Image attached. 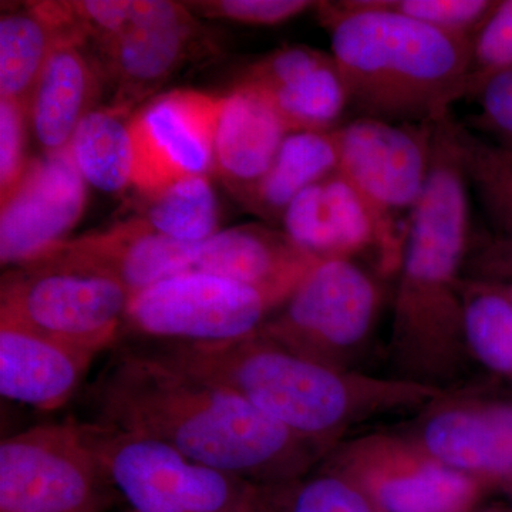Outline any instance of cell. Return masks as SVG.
<instances>
[{
  "instance_id": "cell-26",
  "label": "cell",
  "mask_w": 512,
  "mask_h": 512,
  "mask_svg": "<svg viewBox=\"0 0 512 512\" xmlns=\"http://www.w3.org/2000/svg\"><path fill=\"white\" fill-rule=\"evenodd\" d=\"M131 218L156 234L204 242L220 229L217 195L208 175H190L151 194H138Z\"/></svg>"
},
{
  "instance_id": "cell-23",
  "label": "cell",
  "mask_w": 512,
  "mask_h": 512,
  "mask_svg": "<svg viewBox=\"0 0 512 512\" xmlns=\"http://www.w3.org/2000/svg\"><path fill=\"white\" fill-rule=\"evenodd\" d=\"M74 25L67 2L29 3L0 19V96L30 106L40 74L53 50Z\"/></svg>"
},
{
  "instance_id": "cell-16",
  "label": "cell",
  "mask_w": 512,
  "mask_h": 512,
  "mask_svg": "<svg viewBox=\"0 0 512 512\" xmlns=\"http://www.w3.org/2000/svg\"><path fill=\"white\" fill-rule=\"evenodd\" d=\"M285 121L289 133L335 130L349 109L332 53L305 45L281 47L259 57L242 73Z\"/></svg>"
},
{
  "instance_id": "cell-22",
  "label": "cell",
  "mask_w": 512,
  "mask_h": 512,
  "mask_svg": "<svg viewBox=\"0 0 512 512\" xmlns=\"http://www.w3.org/2000/svg\"><path fill=\"white\" fill-rule=\"evenodd\" d=\"M284 231L318 258L352 259L375 252V232L355 190L339 171L303 190L286 208Z\"/></svg>"
},
{
  "instance_id": "cell-41",
  "label": "cell",
  "mask_w": 512,
  "mask_h": 512,
  "mask_svg": "<svg viewBox=\"0 0 512 512\" xmlns=\"http://www.w3.org/2000/svg\"><path fill=\"white\" fill-rule=\"evenodd\" d=\"M508 147H510V146H508Z\"/></svg>"
},
{
  "instance_id": "cell-17",
  "label": "cell",
  "mask_w": 512,
  "mask_h": 512,
  "mask_svg": "<svg viewBox=\"0 0 512 512\" xmlns=\"http://www.w3.org/2000/svg\"><path fill=\"white\" fill-rule=\"evenodd\" d=\"M201 245L163 237L128 217L103 231L69 239L47 254L113 276L136 295L170 276L194 271Z\"/></svg>"
},
{
  "instance_id": "cell-32",
  "label": "cell",
  "mask_w": 512,
  "mask_h": 512,
  "mask_svg": "<svg viewBox=\"0 0 512 512\" xmlns=\"http://www.w3.org/2000/svg\"><path fill=\"white\" fill-rule=\"evenodd\" d=\"M319 2L311 0H207L187 3L194 15L231 20L244 25L275 26L288 22Z\"/></svg>"
},
{
  "instance_id": "cell-30",
  "label": "cell",
  "mask_w": 512,
  "mask_h": 512,
  "mask_svg": "<svg viewBox=\"0 0 512 512\" xmlns=\"http://www.w3.org/2000/svg\"><path fill=\"white\" fill-rule=\"evenodd\" d=\"M512 67V0H497L473 37L467 96L476 99L488 80Z\"/></svg>"
},
{
  "instance_id": "cell-20",
  "label": "cell",
  "mask_w": 512,
  "mask_h": 512,
  "mask_svg": "<svg viewBox=\"0 0 512 512\" xmlns=\"http://www.w3.org/2000/svg\"><path fill=\"white\" fill-rule=\"evenodd\" d=\"M289 130L258 90L238 83L222 97L214 171L247 205L268 173Z\"/></svg>"
},
{
  "instance_id": "cell-3",
  "label": "cell",
  "mask_w": 512,
  "mask_h": 512,
  "mask_svg": "<svg viewBox=\"0 0 512 512\" xmlns=\"http://www.w3.org/2000/svg\"><path fill=\"white\" fill-rule=\"evenodd\" d=\"M130 343L220 384L302 439L330 451L356 427L380 417L420 412L444 392L393 376L323 365L259 332L217 345Z\"/></svg>"
},
{
  "instance_id": "cell-9",
  "label": "cell",
  "mask_w": 512,
  "mask_h": 512,
  "mask_svg": "<svg viewBox=\"0 0 512 512\" xmlns=\"http://www.w3.org/2000/svg\"><path fill=\"white\" fill-rule=\"evenodd\" d=\"M282 305L275 296L234 279L185 272L131 298L120 339L170 345L235 342L258 332Z\"/></svg>"
},
{
  "instance_id": "cell-6",
  "label": "cell",
  "mask_w": 512,
  "mask_h": 512,
  "mask_svg": "<svg viewBox=\"0 0 512 512\" xmlns=\"http://www.w3.org/2000/svg\"><path fill=\"white\" fill-rule=\"evenodd\" d=\"M77 423L131 511L261 512L262 484L205 466L144 434Z\"/></svg>"
},
{
  "instance_id": "cell-37",
  "label": "cell",
  "mask_w": 512,
  "mask_h": 512,
  "mask_svg": "<svg viewBox=\"0 0 512 512\" xmlns=\"http://www.w3.org/2000/svg\"><path fill=\"white\" fill-rule=\"evenodd\" d=\"M476 512H512V507H508V505L504 504H494L484 508V510H478Z\"/></svg>"
},
{
  "instance_id": "cell-39",
  "label": "cell",
  "mask_w": 512,
  "mask_h": 512,
  "mask_svg": "<svg viewBox=\"0 0 512 512\" xmlns=\"http://www.w3.org/2000/svg\"><path fill=\"white\" fill-rule=\"evenodd\" d=\"M497 284L501 286V289H503L507 298L510 299L512 305V284H500V282H497Z\"/></svg>"
},
{
  "instance_id": "cell-7",
  "label": "cell",
  "mask_w": 512,
  "mask_h": 512,
  "mask_svg": "<svg viewBox=\"0 0 512 512\" xmlns=\"http://www.w3.org/2000/svg\"><path fill=\"white\" fill-rule=\"evenodd\" d=\"M133 296L113 276L47 254L3 275L0 323L97 356L119 342Z\"/></svg>"
},
{
  "instance_id": "cell-36",
  "label": "cell",
  "mask_w": 512,
  "mask_h": 512,
  "mask_svg": "<svg viewBox=\"0 0 512 512\" xmlns=\"http://www.w3.org/2000/svg\"><path fill=\"white\" fill-rule=\"evenodd\" d=\"M466 278L512 284V235L500 234L484 239L468 252Z\"/></svg>"
},
{
  "instance_id": "cell-14",
  "label": "cell",
  "mask_w": 512,
  "mask_h": 512,
  "mask_svg": "<svg viewBox=\"0 0 512 512\" xmlns=\"http://www.w3.org/2000/svg\"><path fill=\"white\" fill-rule=\"evenodd\" d=\"M198 42L200 23L187 5L133 2L124 28L99 46L104 77L114 86L110 104L134 111L197 52Z\"/></svg>"
},
{
  "instance_id": "cell-21",
  "label": "cell",
  "mask_w": 512,
  "mask_h": 512,
  "mask_svg": "<svg viewBox=\"0 0 512 512\" xmlns=\"http://www.w3.org/2000/svg\"><path fill=\"white\" fill-rule=\"evenodd\" d=\"M82 35L64 37L47 60L29 106V123L43 153L69 147L80 121L96 109L104 79L100 60Z\"/></svg>"
},
{
  "instance_id": "cell-15",
  "label": "cell",
  "mask_w": 512,
  "mask_h": 512,
  "mask_svg": "<svg viewBox=\"0 0 512 512\" xmlns=\"http://www.w3.org/2000/svg\"><path fill=\"white\" fill-rule=\"evenodd\" d=\"M86 180L69 147L29 161L0 217V261L20 266L64 242L86 207Z\"/></svg>"
},
{
  "instance_id": "cell-38",
  "label": "cell",
  "mask_w": 512,
  "mask_h": 512,
  "mask_svg": "<svg viewBox=\"0 0 512 512\" xmlns=\"http://www.w3.org/2000/svg\"><path fill=\"white\" fill-rule=\"evenodd\" d=\"M501 490L504 491L505 494L508 495V497L511 498L512 501V471L510 474H508L507 477L504 478L503 483L500 485Z\"/></svg>"
},
{
  "instance_id": "cell-19",
  "label": "cell",
  "mask_w": 512,
  "mask_h": 512,
  "mask_svg": "<svg viewBox=\"0 0 512 512\" xmlns=\"http://www.w3.org/2000/svg\"><path fill=\"white\" fill-rule=\"evenodd\" d=\"M93 353L0 323V393L40 412H53L82 387Z\"/></svg>"
},
{
  "instance_id": "cell-24",
  "label": "cell",
  "mask_w": 512,
  "mask_h": 512,
  "mask_svg": "<svg viewBox=\"0 0 512 512\" xmlns=\"http://www.w3.org/2000/svg\"><path fill=\"white\" fill-rule=\"evenodd\" d=\"M338 128L289 133L245 207L269 224L282 222L303 190L338 171Z\"/></svg>"
},
{
  "instance_id": "cell-27",
  "label": "cell",
  "mask_w": 512,
  "mask_h": 512,
  "mask_svg": "<svg viewBox=\"0 0 512 512\" xmlns=\"http://www.w3.org/2000/svg\"><path fill=\"white\" fill-rule=\"evenodd\" d=\"M468 357L512 384V305L497 282L466 278L461 285Z\"/></svg>"
},
{
  "instance_id": "cell-25",
  "label": "cell",
  "mask_w": 512,
  "mask_h": 512,
  "mask_svg": "<svg viewBox=\"0 0 512 512\" xmlns=\"http://www.w3.org/2000/svg\"><path fill=\"white\" fill-rule=\"evenodd\" d=\"M133 114L109 104L90 111L74 131L69 144L74 164L97 190L117 194L133 187Z\"/></svg>"
},
{
  "instance_id": "cell-34",
  "label": "cell",
  "mask_w": 512,
  "mask_h": 512,
  "mask_svg": "<svg viewBox=\"0 0 512 512\" xmlns=\"http://www.w3.org/2000/svg\"><path fill=\"white\" fill-rule=\"evenodd\" d=\"M474 100L478 111L463 126L490 134L498 144L512 147V67L488 80Z\"/></svg>"
},
{
  "instance_id": "cell-40",
  "label": "cell",
  "mask_w": 512,
  "mask_h": 512,
  "mask_svg": "<svg viewBox=\"0 0 512 512\" xmlns=\"http://www.w3.org/2000/svg\"><path fill=\"white\" fill-rule=\"evenodd\" d=\"M130 512H134V511H130Z\"/></svg>"
},
{
  "instance_id": "cell-2",
  "label": "cell",
  "mask_w": 512,
  "mask_h": 512,
  "mask_svg": "<svg viewBox=\"0 0 512 512\" xmlns=\"http://www.w3.org/2000/svg\"><path fill=\"white\" fill-rule=\"evenodd\" d=\"M470 188L450 114L434 128L429 178L397 274L389 345L396 379L448 390L466 372L461 285L473 244Z\"/></svg>"
},
{
  "instance_id": "cell-13",
  "label": "cell",
  "mask_w": 512,
  "mask_h": 512,
  "mask_svg": "<svg viewBox=\"0 0 512 512\" xmlns=\"http://www.w3.org/2000/svg\"><path fill=\"white\" fill-rule=\"evenodd\" d=\"M434 460L500 488L512 471V400L448 389L400 430Z\"/></svg>"
},
{
  "instance_id": "cell-35",
  "label": "cell",
  "mask_w": 512,
  "mask_h": 512,
  "mask_svg": "<svg viewBox=\"0 0 512 512\" xmlns=\"http://www.w3.org/2000/svg\"><path fill=\"white\" fill-rule=\"evenodd\" d=\"M74 23L87 40L93 39L97 46L119 33L126 25L133 9L127 0H82L69 2Z\"/></svg>"
},
{
  "instance_id": "cell-18",
  "label": "cell",
  "mask_w": 512,
  "mask_h": 512,
  "mask_svg": "<svg viewBox=\"0 0 512 512\" xmlns=\"http://www.w3.org/2000/svg\"><path fill=\"white\" fill-rule=\"evenodd\" d=\"M319 259L271 225H238L202 242L194 271L234 279L282 303Z\"/></svg>"
},
{
  "instance_id": "cell-1",
  "label": "cell",
  "mask_w": 512,
  "mask_h": 512,
  "mask_svg": "<svg viewBox=\"0 0 512 512\" xmlns=\"http://www.w3.org/2000/svg\"><path fill=\"white\" fill-rule=\"evenodd\" d=\"M89 406L87 420L144 434L256 484L306 476L332 453L220 384L128 342L117 343L90 386Z\"/></svg>"
},
{
  "instance_id": "cell-33",
  "label": "cell",
  "mask_w": 512,
  "mask_h": 512,
  "mask_svg": "<svg viewBox=\"0 0 512 512\" xmlns=\"http://www.w3.org/2000/svg\"><path fill=\"white\" fill-rule=\"evenodd\" d=\"M28 107L18 101L0 99V195L2 204L9 200L22 180L29 161L26 160Z\"/></svg>"
},
{
  "instance_id": "cell-29",
  "label": "cell",
  "mask_w": 512,
  "mask_h": 512,
  "mask_svg": "<svg viewBox=\"0 0 512 512\" xmlns=\"http://www.w3.org/2000/svg\"><path fill=\"white\" fill-rule=\"evenodd\" d=\"M464 167L500 234L512 235V147L487 141L458 121Z\"/></svg>"
},
{
  "instance_id": "cell-11",
  "label": "cell",
  "mask_w": 512,
  "mask_h": 512,
  "mask_svg": "<svg viewBox=\"0 0 512 512\" xmlns=\"http://www.w3.org/2000/svg\"><path fill=\"white\" fill-rule=\"evenodd\" d=\"M325 463L352 477L383 512H476L490 490L434 460L400 431L343 441Z\"/></svg>"
},
{
  "instance_id": "cell-28",
  "label": "cell",
  "mask_w": 512,
  "mask_h": 512,
  "mask_svg": "<svg viewBox=\"0 0 512 512\" xmlns=\"http://www.w3.org/2000/svg\"><path fill=\"white\" fill-rule=\"evenodd\" d=\"M261 512H383L359 484L329 466L288 483L262 485Z\"/></svg>"
},
{
  "instance_id": "cell-10",
  "label": "cell",
  "mask_w": 512,
  "mask_h": 512,
  "mask_svg": "<svg viewBox=\"0 0 512 512\" xmlns=\"http://www.w3.org/2000/svg\"><path fill=\"white\" fill-rule=\"evenodd\" d=\"M116 493L77 420L0 443V512H101Z\"/></svg>"
},
{
  "instance_id": "cell-8",
  "label": "cell",
  "mask_w": 512,
  "mask_h": 512,
  "mask_svg": "<svg viewBox=\"0 0 512 512\" xmlns=\"http://www.w3.org/2000/svg\"><path fill=\"white\" fill-rule=\"evenodd\" d=\"M382 306V286L365 268L352 259H326L258 332L323 365L359 370Z\"/></svg>"
},
{
  "instance_id": "cell-12",
  "label": "cell",
  "mask_w": 512,
  "mask_h": 512,
  "mask_svg": "<svg viewBox=\"0 0 512 512\" xmlns=\"http://www.w3.org/2000/svg\"><path fill=\"white\" fill-rule=\"evenodd\" d=\"M222 97L178 89L153 97L131 117L133 187L146 195L215 167Z\"/></svg>"
},
{
  "instance_id": "cell-4",
  "label": "cell",
  "mask_w": 512,
  "mask_h": 512,
  "mask_svg": "<svg viewBox=\"0 0 512 512\" xmlns=\"http://www.w3.org/2000/svg\"><path fill=\"white\" fill-rule=\"evenodd\" d=\"M332 56L359 117L436 124L467 96L473 37L424 25L375 0L319 2Z\"/></svg>"
},
{
  "instance_id": "cell-5",
  "label": "cell",
  "mask_w": 512,
  "mask_h": 512,
  "mask_svg": "<svg viewBox=\"0 0 512 512\" xmlns=\"http://www.w3.org/2000/svg\"><path fill=\"white\" fill-rule=\"evenodd\" d=\"M436 124L357 117L338 128V171L372 222L382 278L397 276L402 266L414 212L429 178Z\"/></svg>"
},
{
  "instance_id": "cell-31",
  "label": "cell",
  "mask_w": 512,
  "mask_h": 512,
  "mask_svg": "<svg viewBox=\"0 0 512 512\" xmlns=\"http://www.w3.org/2000/svg\"><path fill=\"white\" fill-rule=\"evenodd\" d=\"M376 5L424 25L474 37L495 0H375Z\"/></svg>"
}]
</instances>
